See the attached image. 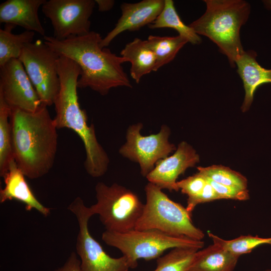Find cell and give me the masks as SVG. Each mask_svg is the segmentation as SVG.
<instances>
[{
	"label": "cell",
	"mask_w": 271,
	"mask_h": 271,
	"mask_svg": "<svg viewBox=\"0 0 271 271\" xmlns=\"http://www.w3.org/2000/svg\"><path fill=\"white\" fill-rule=\"evenodd\" d=\"M44 42L59 56L66 57L80 68L77 82L79 88H89L101 95H107L113 88H131L129 78L122 64L125 62L106 48H102L100 34H88L59 40L45 35Z\"/></svg>",
	"instance_id": "6da1fadb"
},
{
	"label": "cell",
	"mask_w": 271,
	"mask_h": 271,
	"mask_svg": "<svg viewBox=\"0 0 271 271\" xmlns=\"http://www.w3.org/2000/svg\"><path fill=\"white\" fill-rule=\"evenodd\" d=\"M14 159L25 176L36 179L54 164L58 146L57 127L47 106L35 112L11 109Z\"/></svg>",
	"instance_id": "7a4b0ae2"
},
{
	"label": "cell",
	"mask_w": 271,
	"mask_h": 271,
	"mask_svg": "<svg viewBox=\"0 0 271 271\" xmlns=\"http://www.w3.org/2000/svg\"><path fill=\"white\" fill-rule=\"evenodd\" d=\"M59 91L54 101L58 128H67L76 132L83 142L86 158L84 165L91 177L98 178L106 172L109 159L97 141L94 126L87 124V114L81 108L77 95V82L81 70L71 59L60 56L58 61Z\"/></svg>",
	"instance_id": "3957f363"
},
{
	"label": "cell",
	"mask_w": 271,
	"mask_h": 271,
	"mask_svg": "<svg viewBox=\"0 0 271 271\" xmlns=\"http://www.w3.org/2000/svg\"><path fill=\"white\" fill-rule=\"evenodd\" d=\"M204 14L190 25L198 35L214 42L226 55L232 67L244 52L241 44V27L247 21L250 5L243 0H204Z\"/></svg>",
	"instance_id": "277c9868"
},
{
	"label": "cell",
	"mask_w": 271,
	"mask_h": 271,
	"mask_svg": "<svg viewBox=\"0 0 271 271\" xmlns=\"http://www.w3.org/2000/svg\"><path fill=\"white\" fill-rule=\"evenodd\" d=\"M146 203L135 229L156 230L168 235L201 240L203 232L192 222L191 214L182 205L170 199L161 189L149 182L145 188Z\"/></svg>",
	"instance_id": "5b68a950"
},
{
	"label": "cell",
	"mask_w": 271,
	"mask_h": 271,
	"mask_svg": "<svg viewBox=\"0 0 271 271\" xmlns=\"http://www.w3.org/2000/svg\"><path fill=\"white\" fill-rule=\"evenodd\" d=\"M102 240L118 249L127 259L130 268L138 266V260L147 261L160 257L163 252L176 247L202 248L204 242L186 236H175L156 230L133 229L123 233L105 230Z\"/></svg>",
	"instance_id": "8992f818"
},
{
	"label": "cell",
	"mask_w": 271,
	"mask_h": 271,
	"mask_svg": "<svg viewBox=\"0 0 271 271\" xmlns=\"http://www.w3.org/2000/svg\"><path fill=\"white\" fill-rule=\"evenodd\" d=\"M95 190L97 201L89 208L106 230L123 233L135 229L144 204L134 192L117 183L103 182L97 183Z\"/></svg>",
	"instance_id": "52a82bcc"
},
{
	"label": "cell",
	"mask_w": 271,
	"mask_h": 271,
	"mask_svg": "<svg viewBox=\"0 0 271 271\" xmlns=\"http://www.w3.org/2000/svg\"><path fill=\"white\" fill-rule=\"evenodd\" d=\"M59 58L58 54L38 40L26 45L19 58L42 104L47 106L53 104L60 89Z\"/></svg>",
	"instance_id": "ba28073f"
},
{
	"label": "cell",
	"mask_w": 271,
	"mask_h": 271,
	"mask_svg": "<svg viewBox=\"0 0 271 271\" xmlns=\"http://www.w3.org/2000/svg\"><path fill=\"white\" fill-rule=\"evenodd\" d=\"M76 216L79 226L76 251L80 257L81 271H128L127 258L109 256L89 232L88 223L93 215L83 200L76 197L68 207Z\"/></svg>",
	"instance_id": "9c48e42d"
},
{
	"label": "cell",
	"mask_w": 271,
	"mask_h": 271,
	"mask_svg": "<svg viewBox=\"0 0 271 271\" xmlns=\"http://www.w3.org/2000/svg\"><path fill=\"white\" fill-rule=\"evenodd\" d=\"M142 123L130 126L126 131V142L121 147L119 153L124 157L138 163L143 176L147 175L154 168L160 160L166 158L176 150L169 142L170 128L163 125L156 134L142 136Z\"/></svg>",
	"instance_id": "30bf717a"
},
{
	"label": "cell",
	"mask_w": 271,
	"mask_h": 271,
	"mask_svg": "<svg viewBox=\"0 0 271 271\" xmlns=\"http://www.w3.org/2000/svg\"><path fill=\"white\" fill-rule=\"evenodd\" d=\"M95 4L93 0H49L42 6V12L51 21L53 37L63 40L91 31L89 19Z\"/></svg>",
	"instance_id": "8fae6325"
},
{
	"label": "cell",
	"mask_w": 271,
	"mask_h": 271,
	"mask_svg": "<svg viewBox=\"0 0 271 271\" xmlns=\"http://www.w3.org/2000/svg\"><path fill=\"white\" fill-rule=\"evenodd\" d=\"M0 96L11 109L35 112L42 104L19 59H12L0 67Z\"/></svg>",
	"instance_id": "7c38bea8"
},
{
	"label": "cell",
	"mask_w": 271,
	"mask_h": 271,
	"mask_svg": "<svg viewBox=\"0 0 271 271\" xmlns=\"http://www.w3.org/2000/svg\"><path fill=\"white\" fill-rule=\"evenodd\" d=\"M199 161V156L189 144L182 142L172 155L160 160L146 177L150 183L170 192L178 191L177 179Z\"/></svg>",
	"instance_id": "4fadbf2b"
},
{
	"label": "cell",
	"mask_w": 271,
	"mask_h": 271,
	"mask_svg": "<svg viewBox=\"0 0 271 271\" xmlns=\"http://www.w3.org/2000/svg\"><path fill=\"white\" fill-rule=\"evenodd\" d=\"M165 0H143L136 3H122L121 15L114 28L100 43L102 48H106L121 33L138 31L155 21L164 6Z\"/></svg>",
	"instance_id": "5bb4252c"
},
{
	"label": "cell",
	"mask_w": 271,
	"mask_h": 271,
	"mask_svg": "<svg viewBox=\"0 0 271 271\" xmlns=\"http://www.w3.org/2000/svg\"><path fill=\"white\" fill-rule=\"evenodd\" d=\"M25 175L18 167L15 160L10 163L9 169L3 176L5 186L0 190V202L15 200L23 203L27 211L35 209L45 217L51 209L43 205L36 197L26 181Z\"/></svg>",
	"instance_id": "9a60e30c"
},
{
	"label": "cell",
	"mask_w": 271,
	"mask_h": 271,
	"mask_svg": "<svg viewBox=\"0 0 271 271\" xmlns=\"http://www.w3.org/2000/svg\"><path fill=\"white\" fill-rule=\"evenodd\" d=\"M46 0H8L0 5V22L24 28L44 36L45 30L38 15Z\"/></svg>",
	"instance_id": "2e32d148"
},
{
	"label": "cell",
	"mask_w": 271,
	"mask_h": 271,
	"mask_svg": "<svg viewBox=\"0 0 271 271\" xmlns=\"http://www.w3.org/2000/svg\"><path fill=\"white\" fill-rule=\"evenodd\" d=\"M256 57L257 53L255 51H244L235 63L237 72L242 80L245 91L244 98L241 107L242 112L249 109L256 89L262 84L271 83V69H266L259 65Z\"/></svg>",
	"instance_id": "e0dca14e"
},
{
	"label": "cell",
	"mask_w": 271,
	"mask_h": 271,
	"mask_svg": "<svg viewBox=\"0 0 271 271\" xmlns=\"http://www.w3.org/2000/svg\"><path fill=\"white\" fill-rule=\"evenodd\" d=\"M239 257L213 243L196 252L187 271H233Z\"/></svg>",
	"instance_id": "ac0fdd59"
},
{
	"label": "cell",
	"mask_w": 271,
	"mask_h": 271,
	"mask_svg": "<svg viewBox=\"0 0 271 271\" xmlns=\"http://www.w3.org/2000/svg\"><path fill=\"white\" fill-rule=\"evenodd\" d=\"M120 55L125 62L130 63V74L137 83L140 82L144 76L155 71L156 57L146 40L134 38L125 46Z\"/></svg>",
	"instance_id": "d6986e66"
},
{
	"label": "cell",
	"mask_w": 271,
	"mask_h": 271,
	"mask_svg": "<svg viewBox=\"0 0 271 271\" xmlns=\"http://www.w3.org/2000/svg\"><path fill=\"white\" fill-rule=\"evenodd\" d=\"M15 27L7 24L4 29H0V67L12 59H19L26 45L33 42L35 32L25 31L15 34L12 32Z\"/></svg>",
	"instance_id": "ffe728a7"
},
{
	"label": "cell",
	"mask_w": 271,
	"mask_h": 271,
	"mask_svg": "<svg viewBox=\"0 0 271 271\" xmlns=\"http://www.w3.org/2000/svg\"><path fill=\"white\" fill-rule=\"evenodd\" d=\"M151 29L171 28L177 31L179 35L187 39L193 45L201 43V37L193 29L182 21L172 0H165L164 8L154 22L149 25Z\"/></svg>",
	"instance_id": "44dd1931"
},
{
	"label": "cell",
	"mask_w": 271,
	"mask_h": 271,
	"mask_svg": "<svg viewBox=\"0 0 271 271\" xmlns=\"http://www.w3.org/2000/svg\"><path fill=\"white\" fill-rule=\"evenodd\" d=\"M146 42L156 57L155 71L171 62L180 49L189 43L187 39L180 35L174 37L150 35Z\"/></svg>",
	"instance_id": "7402d4cb"
},
{
	"label": "cell",
	"mask_w": 271,
	"mask_h": 271,
	"mask_svg": "<svg viewBox=\"0 0 271 271\" xmlns=\"http://www.w3.org/2000/svg\"><path fill=\"white\" fill-rule=\"evenodd\" d=\"M10 113L11 108L0 96V176L2 177L14 160Z\"/></svg>",
	"instance_id": "603a6c76"
},
{
	"label": "cell",
	"mask_w": 271,
	"mask_h": 271,
	"mask_svg": "<svg viewBox=\"0 0 271 271\" xmlns=\"http://www.w3.org/2000/svg\"><path fill=\"white\" fill-rule=\"evenodd\" d=\"M208 235L213 243L239 256L250 252L259 245L265 244L271 245V237L262 238L248 235H241L231 240H224L210 232H208Z\"/></svg>",
	"instance_id": "cb8c5ba5"
},
{
	"label": "cell",
	"mask_w": 271,
	"mask_h": 271,
	"mask_svg": "<svg viewBox=\"0 0 271 271\" xmlns=\"http://www.w3.org/2000/svg\"><path fill=\"white\" fill-rule=\"evenodd\" d=\"M197 251L194 248H174L158 258L157 267L153 271H187Z\"/></svg>",
	"instance_id": "d4e9b609"
},
{
	"label": "cell",
	"mask_w": 271,
	"mask_h": 271,
	"mask_svg": "<svg viewBox=\"0 0 271 271\" xmlns=\"http://www.w3.org/2000/svg\"><path fill=\"white\" fill-rule=\"evenodd\" d=\"M198 172L204 177L223 185L247 189L246 178L239 173L221 165L197 167Z\"/></svg>",
	"instance_id": "484cf974"
},
{
	"label": "cell",
	"mask_w": 271,
	"mask_h": 271,
	"mask_svg": "<svg viewBox=\"0 0 271 271\" xmlns=\"http://www.w3.org/2000/svg\"><path fill=\"white\" fill-rule=\"evenodd\" d=\"M206 183V177L198 172L186 179L177 181V186L182 193L188 196V199H189L201 193Z\"/></svg>",
	"instance_id": "4316f807"
},
{
	"label": "cell",
	"mask_w": 271,
	"mask_h": 271,
	"mask_svg": "<svg viewBox=\"0 0 271 271\" xmlns=\"http://www.w3.org/2000/svg\"><path fill=\"white\" fill-rule=\"evenodd\" d=\"M207 181L214 189L219 199H230L244 201L249 199V195L247 189H241L236 187L218 184L206 178Z\"/></svg>",
	"instance_id": "83f0119b"
},
{
	"label": "cell",
	"mask_w": 271,
	"mask_h": 271,
	"mask_svg": "<svg viewBox=\"0 0 271 271\" xmlns=\"http://www.w3.org/2000/svg\"><path fill=\"white\" fill-rule=\"evenodd\" d=\"M219 199V198L214 189L207 180V183L201 193L194 198L187 199L186 208L192 214V211L197 205Z\"/></svg>",
	"instance_id": "f1b7e54d"
},
{
	"label": "cell",
	"mask_w": 271,
	"mask_h": 271,
	"mask_svg": "<svg viewBox=\"0 0 271 271\" xmlns=\"http://www.w3.org/2000/svg\"><path fill=\"white\" fill-rule=\"evenodd\" d=\"M54 271H81L80 260L76 253L72 252L63 265Z\"/></svg>",
	"instance_id": "f546056e"
},
{
	"label": "cell",
	"mask_w": 271,
	"mask_h": 271,
	"mask_svg": "<svg viewBox=\"0 0 271 271\" xmlns=\"http://www.w3.org/2000/svg\"><path fill=\"white\" fill-rule=\"evenodd\" d=\"M97 5L98 11L106 12L110 10L113 7L115 1L113 0H95Z\"/></svg>",
	"instance_id": "4dcf8cb0"
},
{
	"label": "cell",
	"mask_w": 271,
	"mask_h": 271,
	"mask_svg": "<svg viewBox=\"0 0 271 271\" xmlns=\"http://www.w3.org/2000/svg\"><path fill=\"white\" fill-rule=\"evenodd\" d=\"M262 3L265 8L271 10V0L262 1Z\"/></svg>",
	"instance_id": "1f68e13d"
},
{
	"label": "cell",
	"mask_w": 271,
	"mask_h": 271,
	"mask_svg": "<svg viewBox=\"0 0 271 271\" xmlns=\"http://www.w3.org/2000/svg\"><path fill=\"white\" fill-rule=\"evenodd\" d=\"M264 271H271V269H267L265 270Z\"/></svg>",
	"instance_id": "d6a6232c"
}]
</instances>
